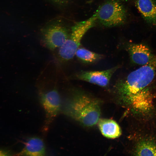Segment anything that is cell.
Masks as SVG:
<instances>
[{"instance_id": "obj_6", "label": "cell", "mask_w": 156, "mask_h": 156, "mask_svg": "<svg viewBox=\"0 0 156 156\" xmlns=\"http://www.w3.org/2000/svg\"><path fill=\"white\" fill-rule=\"evenodd\" d=\"M42 33L44 43L47 47L51 50L59 48L70 35L67 28L59 22L47 25L42 29Z\"/></svg>"}, {"instance_id": "obj_8", "label": "cell", "mask_w": 156, "mask_h": 156, "mask_svg": "<svg viewBox=\"0 0 156 156\" xmlns=\"http://www.w3.org/2000/svg\"><path fill=\"white\" fill-rule=\"evenodd\" d=\"M40 101L49 119L56 117L60 112L61 100L60 94L56 89H54L42 93L40 95Z\"/></svg>"}, {"instance_id": "obj_5", "label": "cell", "mask_w": 156, "mask_h": 156, "mask_svg": "<svg viewBox=\"0 0 156 156\" xmlns=\"http://www.w3.org/2000/svg\"><path fill=\"white\" fill-rule=\"evenodd\" d=\"M95 13L97 20L107 27L121 25L125 22L127 17L125 7L115 0H107L104 2Z\"/></svg>"}, {"instance_id": "obj_2", "label": "cell", "mask_w": 156, "mask_h": 156, "mask_svg": "<svg viewBox=\"0 0 156 156\" xmlns=\"http://www.w3.org/2000/svg\"><path fill=\"white\" fill-rule=\"evenodd\" d=\"M65 114L88 126L91 127L99 121L101 114L98 101L81 92L75 94L66 105Z\"/></svg>"}, {"instance_id": "obj_13", "label": "cell", "mask_w": 156, "mask_h": 156, "mask_svg": "<svg viewBox=\"0 0 156 156\" xmlns=\"http://www.w3.org/2000/svg\"><path fill=\"white\" fill-rule=\"evenodd\" d=\"M75 55L82 62L85 63H94L103 58V55L92 52L84 48H78Z\"/></svg>"}, {"instance_id": "obj_14", "label": "cell", "mask_w": 156, "mask_h": 156, "mask_svg": "<svg viewBox=\"0 0 156 156\" xmlns=\"http://www.w3.org/2000/svg\"><path fill=\"white\" fill-rule=\"evenodd\" d=\"M52 3L60 6L64 5L66 3L68 0H49Z\"/></svg>"}, {"instance_id": "obj_1", "label": "cell", "mask_w": 156, "mask_h": 156, "mask_svg": "<svg viewBox=\"0 0 156 156\" xmlns=\"http://www.w3.org/2000/svg\"><path fill=\"white\" fill-rule=\"evenodd\" d=\"M154 61L132 71L115 84L116 92L128 109L146 91L154 79L156 73Z\"/></svg>"}, {"instance_id": "obj_12", "label": "cell", "mask_w": 156, "mask_h": 156, "mask_svg": "<svg viewBox=\"0 0 156 156\" xmlns=\"http://www.w3.org/2000/svg\"><path fill=\"white\" fill-rule=\"evenodd\" d=\"M99 127L102 134L106 137L114 138L121 134V129L118 124L114 121L108 119L99 120Z\"/></svg>"}, {"instance_id": "obj_9", "label": "cell", "mask_w": 156, "mask_h": 156, "mask_svg": "<svg viewBox=\"0 0 156 156\" xmlns=\"http://www.w3.org/2000/svg\"><path fill=\"white\" fill-rule=\"evenodd\" d=\"M126 48L131 61L135 64L143 66L154 60L151 50L144 44L129 43Z\"/></svg>"}, {"instance_id": "obj_15", "label": "cell", "mask_w": 156, "mask_h": 156, "mask_svg": "<svg viewBox=\"0 0 156 156\" xmlns=\"http://www.w3.org/2000/svg\"><path fill=\"white\" fill-rule=\"evenodd\" d=\"M11 154L8 150L0 149V156H10L11 155Z\"/></svg>"}, {"instance_id": "obj_11", "label": "cell", "mask_w": 156, "mask_h": 156, "mask_svg": "<svg viewBox=\"0 0 156 156\" xmlns=\"http://www.w3.org/2000/svg\"><path fill=\"white\" fill-rule=\"evenodd\" d=\"M45 148L43 140L37 137L29 138L25 143L22 150L17 155L23 156H44Z\"/></svg>"}, {"instance_id": "obj_7", "label": "cell", "mask_w": 156, "mask_h": 156, "mask_svg": "<svg viewBox=\"0 0 156 156\" xmlns=\"http://www.w3.org/2000/svg\"><path fill=\"white\" fill-rule=\"evenodd\" d=\"M120 68L118 65L108 69L101 71H82L77 74V79L105 87L109 84L113 74Z\"/></svg>"}, {"instance_id": "obj_10", "label": "cell", "mask_w": 156, "mask_h": 156, "mask_svg": "<svg viewBox=\"0 0 156 156\" xmlns=\"http://www.w3.org/2000/svg\"><path fill=\"white\" fill-rule=\"evenodd\" d=\"M135 5L146 21L156 28V0H135Z\"/></svg>"}, {"instance_id": "obj_4", "label": "cell", "mask_w": 156, "mask_h": 156, "mask_svg": "<svg viewBox=\"0 0 156 156\" xmlns=\"http://www.w3.org/2000/svg\"><path fill=\"white\" fill-rule=\"evenodd\" d=\"M96 20L95 13L88 19L77 22L72 27L69 38L59 48L58 54L62 60L68 61L73 57L80 45L82 38L94 26Z\"/></svg>"}, {"instance_id": "obj_3", "label": "cell", "mask_w": 156, "mask_h": 156, "mask_svg": "<svg viewBox=\"0 0 156 156\" xmlns=\"http://www.w3.org/2000/svg\"><path fill=\"white\" fill-rule=\"evenodd\" d=\"M135 120L132 154L135 156H156V122Z\"/></svg>"}]
</instances>
